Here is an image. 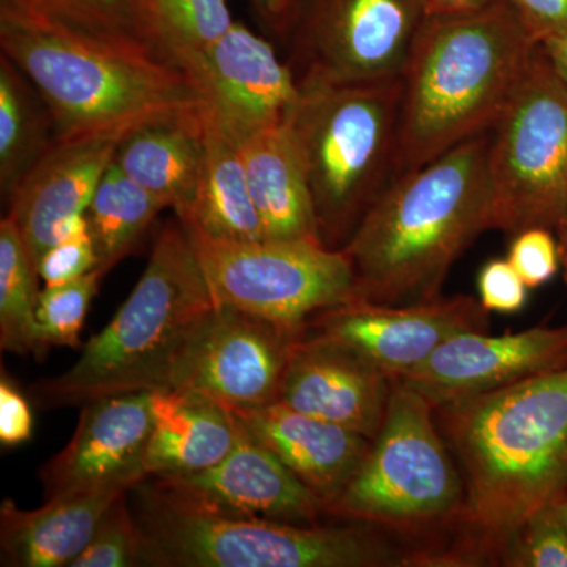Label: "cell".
<instances>
[{
  "label": "cell",
  "instance_id": "6",
  "mask_svg": "<svg viewBox=\"0 0 567 567\" xmlns=\"http://www.w3.org/2000/svg\"><path fill=\"white\" fill-rule=\"evenodd\" d=\"M137 566L404 567L412 551L375 525L287 524L199 505L145 477L132 487ZM133 511V509H132Z\"/></svg>",
  "mask_w": 567,
  "mask_h": 567
},
{
  "label": "cell",
  "instance_id": "8",
  "mask_svg": "<svg viewBox=\"0 0 567 567\" xmlns=\"http://www.w3.org/2000/svg\"><path fill=\"white\" fill-rule=\"evenodd\" d=\"M298 84L300 99L287 125L303 162L320 241L342 249L393 182L401 78Z\"/></svg>",
  "mask_w": 567,
  "mask_h": 567
},
{
  "label": "cell",
  "instance_id": "22",
  "mask_svg": "<svg viewBox=\"0 0 567 567\" xmlns=\"http://www.w3.org/2000/svg\"><path fill=\"white\" fill-rule=\"evenodd\" d=\"M151 394L152 431L144 457L147 476L210 468L237 445L241 424L227 406L181 388H159Z\"/></svg>",
  "mask_w": 567,
  "mask_h": 567
},
{
  "label": "cell",
  "instance_id": "15",
  "mask_svg": "<svg viewBox=\"0 0 567 567\" xmlns=\"http://www.w3.org/2000/svg\"><path fill=\"white\" fill-rule=\"evenodd\" d=\"M565 368L567 323L499 336L465 331L393 382L412 388L436 409Z\"/></svg>",
  "mask_w": 567,
  "mask_h": 567
},
{
  "label": "cell",
  "instance_id": "14",
  "mask_svg": "<svg viewBox=\"0 0 567 567\" xmlns=\"http://www.w3.org/2000/svg\"><path fill=\"white\" fill-rule=\"evenodd\" d=\"M188 74L203 95L205 114L237 145L289 121L300 99L292 66L241 22H234Z\"/></svg>",
  "mask_w": 567,
  "mask_h": 567
},
{
  "label": "cell",
  "instance_id": "13",
  "mask_svg": "<svg viewBox=\"0 0 567 567\" xmlns=\"http://www.w3.org/2000/svg\"><path fill=\"white\" fill-rule=\"evenodd\" d=\"M491 312L468 295L391 306L347 301L308 320L305 334L344 347L399 380L423 364L443 342L465 331H488Z\"/></svg>",
  "mask_w": 567,
  "mask_h": 567
},
{
  "label": "cell",
  "instance_id": "2",
  "mask_svg": "<svg viewBox=\"0 0 567 567\" xmlns=\"http://www.w3.org/2000/svg\"><path fill=\"white\" fill-rule=\"evenodd\" d=\"M491 133L398 175L380 194L342 248L358 300L402 306L439 298L458 257L494 230Z\"/></svg>",
  "mask_w": 567,
  "mask_h": 567
},
{
  "label": "cell",
  "instance_id": "24",
  "mask_svg": "<svg viewBox=\"0 0 567 567\" xmlns=\"http://www.w3.org/2000/svg\"><path fill=\"white\" fill-rule=\"evenodd\" d=\"M204 114L156 122L126 134L114 163L182 224L192 223L203 169Z\"/></svg>",
  "mask_w": 567,
  "mask_h": 567
},
{
  "label": "cell",
  "instance_id": "37",
  "mask_svg": "<svg viewBox=\"0 0 567 567\" xmlns=\"http://www.w3.org/2000/svg\"><path fill=\"white\" fill-rule=\"evenodd\" d=\"M33 415L28 399L20 388L2 374L0 380V443L2 446H20L31 439Z\"/></svg>",
  "mask_w": 567,
  "mask_h": 567
},
{
  "label": "cell",
  "instance_id": "19",
  "mask_svg": "<svg viewBox=\"0 0 567 567\" xmlns=\"http://www.w3.org/2000/svg\"><path fill=\"white\" fill-rule=\"evenodd\" d=\"M393 380L344 347L303 334L293 349L278 402L374 440Z\"/></svg>",
  "mask_w": 567,
  "mask_h": 567
},
{
  "label": "cell",
  "instance_id": "33",
  "mask_svg": "<svg viewBox=\"0 0 567 567\" xmlns=\"http://www.w3.org/2000/svg\"><path fill=\"white\" fill-rule=\"evenodd\" d=\"M130 492L118 496L104 514L91 543L70 567L137 566L140 533L128 505Z\"/></svg>",
  "mask_w": 567,
  "mask_h": 567
},
{
  "label": "cell",
  "instance_id": "3",
  "mask_svg": "<svg viewBox=\"0 0 567 567\" xmlns=\"http://www.w3.org/2000/svg\"><path fill=\"white\" fill-rule=\"evenodd\" d=\"M0 50L47 103L58 141L125 137L205 111L193 78L144 41L78 31L0 3Z\"/></svg>",
  "mask_w": 567,
  "mask_h": 567
},
{
  "label": "cell",
  "instance_id": "12",
  "mask_svg": "<svg viewBox=\"0 0 567 567\" xmlns=\"http://www.w3.org/2000/svg\"><path fill=\"white\" fill-rule=\"evenodd\" d=\"M303 334L305 328L216 305L167 388L196 391L229 410L274 404Z\"/></svg>",
  "mask_w": 567,
  "mask_h": 567
},
{
  "label": "cell",
  "instance_id": "39",
  "mask_svg": "<svg viewBox=\"0 0 567 567\" xmlns=\"http://www.w3.org/2000/svg\"><path fill=\"white\" fill-rule=\"evenodd\" d=\"M268 31L286 41L303 0H246Z\"/></svg>",
  "mask_w": 567,
  "mask_h": 567
},
{
  "label": "cell",
  "instance_id": "27",
  "mask_svg": "<svg viewBox=\"0 0 567 567\" xmlns=\"http://www.w3.org/2000/svg\"><path fill=\"white\" fill-rule=\"evenodd\" d=\"M132 13L137 37L186 73L235 22L227 0H132Z\"/></svg>",
  "mask_w": 567,
  "mask_h": 567
},
{
  "label": "cell",
  "instance_id": "20",
  "mask_svg": "<svg viewBox=\"0 0 567 567\" xmlns=\"http://www.w3.org/2000/svg\"><path fill=\"white\" fill-rule=\"evenodd\" d=\"M237 420L330 507L341 498L371 450L372 440L342 425L305 415L282 402L233 410Z\"/></svg>",
  "mask_w": 567,
  "mask_h": 567
},
{
  "label": "cell",
  "instance_id": "43",
  "mask_svg": "<svg viewBox=\"0 0 567 567\" xmlns=\"http://www.w3.org/2000/svg\"><path fill=\"white\" fill-rule=\"evenodd\" d=\"M566 244H565V264H566V275H567V213H566Z\"/></svg>",
  "mask_w": 567,
  "mask_h": 567
},
{
  "label": "cell",
  "instance_id": "32",
  "mask_svg": "<svg viewBox=\"0 0 567 567\" xmlns=\"http://www.w3.org/2000/svg\"><path fill=\"white\" fill-rule=\"evenodd\" d=\"M498 566L567 567V528L554 506L543 507L524 522L507 540Z\"/></svg>",
  "mask_w": 567,
  "mask_h": 567
},
{
  "label": "cell",
  "instance_id": "17",
  "mask_svg": "<svg viewBox=\"0 0 567 567\" xmlns=\"http://www.w3.org/2000/svg\"><path fill=\"white\" fill-rule=\"evenodd\" d=\"M199 505L287 524H322L327 505L241 425L219 464L186 475L148 476Z\"/></svg>",
  "mask_w": 567,
  "mask_h": 567
},
{
  "label": "cell",
  "instance_id": "5",
  "mask_svg": "<svg viewBox=\"0 0 567 567\" xmlns=\"http://www.w3.org/2000/svg\"><path fill=\"white\" fill-rule=\"evenodd\" d=\"M210 287L182 223H166L133 292L65 374L31 388L43 409L169 386L178 361L215 311Z\"/></svg>",
  "mask_w": 567,
  "mask_h": 567
},
{
  "label": "cell",
  "instance_id": "41",
  "mask_svg": "<svg viewBox=\"0 0 567 567\" xmlns=\"http://www.w3.org/2000/svg\"><path fill=\"white\" fill-rule=\"evenodd\" d=\"M492 0H425L429 14L461 13V11L477 10L486 7Z\"/></svg>",
  "mask_w": 567,
  "mask_h": 567
},
{
  "label": "cell",
  "instance_id": "29",
  "mask_svg": "<svg viewBox=\"0 0 567 567\" xmlns=\"http://www.w3.org/2000/svg\"><path fill=\"white\" fill-rule=\"evenodd\" d=\"M39 268L17 224L0 223V347L17 354H39L35 311Z\"/></svg>",
  "mask_w": 567,
  "mask_h": 567
},
{
  "label": "cell",
  "instance_id": "23",
  "mask_svg": "<svg viewBox=\"0 0 567 567\" xmlns=\"http://www.w3.org/2000/svg\"><path fill=\"white\" fill-rule=\"evenodd\" d=\"M265 240H320L303 162L289 125L238 144Z\"/></svg>",
  "mask_w": 567,
  "mask_h": 567
},
{
  "label": "cell",
  "instance_id": "34",
  "mask_svg": "<svg viewBox=\"0 0 567 567\" xmlns=\"http://www.w3.org/2000/svg\"><path fill=\"white\" fill-rule=\"evenodd\" d=\"M96 267H99V257L93 248L85 219L74 233L52 245L37 264L40 279L47 286L73 281L95 270Z\"/></svg>",
  "mask_w": 567,
  "mask_h": 567
},
{
  "label": "cell",
  "instance_id": "9",
  "mask_svg": "<svg viewBox=\"0 0 567 567\" xmlns=\"http://www.w3.org/2000/svg\"><path fill=\"white\" fill-rule=\"evenodd\" d=\"M494 230L550 229L567 213V84L543 47L491 133Z\"/></svg>",
  "mask_w": 567,
  "mask_h": 567
},
{
  "label": "cell",
  "instance_id": "36",
  "mask_svg": "<svg viewBox=\"0 0 567 567\" xmlns=\"http://www.w3.org/2000/svg\"><path fill=\"white\" fill-rule=\"evenodd\" d=\"M528 289L507 259L491 260L477 276L480 301L488 312L513 315L520 311L527 303Z\"/></svg>",
  "mask_w": 567,
  "mask_h": 567
},
{
  "label": "cell",
  "instance_id": "35",
  "mask_svg": "<svg viewBox=\"0 0 567 567\" xmlns=\"http://www.w3.org/2000/svg\"><path fill=\"white\" fill-rule=\"evenodd\" d=\"M507 260L529 289L550 281L558 271V248L550 229L532 227L514 235Z\"/></svg>",
  "mask_w": 567,
  "mask_h": 567
},
{
  "label": "cell",
  "instance_id": "7",
  "mask_svg": "<svg viewBox=\"0 0 567 567\" xmlns=\"http://www.w3.org/2000/svg\"><path fill=\"white\" fill-rule=\"evenodd\" d=\"M464 498V480L435 406L393 382L382 429L330 517L383 528L410 548L413 567L439 566Z\"/></svg>",
  "mask_w": 567,
  "mask_h": 567
},
{
  "label": "cell",
  "instance_id": "30",
  "mask_svg": "<svg viewBox=\"0 0 567 567\" xmlns=\"http://www.w3.org/2000/svg\"><path fill=\"white\" fill-rule=\"evenodd\" d=\"M106 274L96 267L73 281L41 290L35 311L39 357L50 347L78 349L81 346L85 317Z\"/></svg>",
  "mask_w": 567,
  "mask_h": 567
},
{
  "label": "cell",
  "instance_id": "25",
  "mask_svg": "<svg viewBox=\"0 0 567 567\" xmlns=\"http://www.w3.org/2000/svg\"><path fill=\"white\" fill-rule=\"evenodd\" d=\"M182 226L197 227L223 240H265L238 145L207 114H204L203 169L196 205L192 223Z\"/></svg>",
  "mask_w": 567,
  "mask_h": 567
},
{
  "label": "cell",
  "instance_id": "21",
  "mask_svg": "<svg viewBox=\"0 0 567 567\" xmlns=\"http://www.w3.org/2000/svg\"><path fill=\"white\" fill-rule=\"evenodd\" d=\"M132 487V484H110L55 496L33 511H22L13 499H3L0 507L2 566H70L91 543L112 503Z\"/></svg>",
  "mask_w": 567,
  "mask_h": 567
},
{
  "label": "cell",
  "instance_id": "18",
  "mask_svg": "<svg viewBox=\"0 0 567 567\" xmlns=\"http://www.w3.org/2000/svg\"><path fill=\"white\" fill-rule=\"evenodd\" d=\"M123 137L58 141L7 199L32 259L39 264L52 245L84 223L93 193Z\"/></svg>",
  "mask_w": 567,
  "mask_h": 567
},
{
  "label": "cell",
  "instance_id": "10",
  "mask_svg": "<svg viewBox=\"0 0 567 567\" xmlns=\"http://www.w3.org/2000/svg\"><path fill=\"white\" fill-rule=\"evenodd\" d=\"M218 306L306 328L357 298L352 264L320 240L234 241L183 226Z\"/></svg>",
  "mask_w": 567,
  "mask_h": 567
},
{
  "label": "cell",
  "instance_id": "38",
  "mask_svg": "<svg viewBox=\"0 0 567 567\" xmlns=\"http://www.w3.org/2000/svg\"><path fill=\"white\" fill-rule=\"evenodd\" d=\"M536 40L567 31V0H507Z\"/></svg>",
  "mask_w": 567,
  "mask_h": 567
},
{
  "label": "cell",
  "instance_id": "26",
  "mask_svg": "<svg viewBox=\"0 0 567 567\" xmlns=\"http://www.w3.org/2000/svg\"><path fill=\"white\" fill-rule=\"evenodd\" d=\"M55 142L54 122L39 91L0 55V189L6 199Z\"/></svg>",
  "mask_w": 567,
  "mask_h": 567
},
{
  "label": "cell",
  "instance_id": "40",
  "mask_svg": "<svg viewBox=\"0 0 567 567\" xmlns=\"http://www.w3.org/2000/svg\"><path fill=\"white\" fill-rule=\"evenodd\" d=\"M540 47L546 51L548 61L567 84V31L540 41Z\"/></svg>",
  "mask_w": 567,
  "mask_h": 567
},
{
  "label": "cell",
  "instance_id": "4",
  "mask_svg": "<svg viewBox=\"0 0 567 567\" xmlns=\"http://www.w3.org/2000/svg\"><path fill=\"white\" fill-rule=\"evenodd\" d=\"M539 44L507 0L429 14L401 74L394 178L492 132Z\"/></svg>",
  "mask_w": 567,
  "mask_h": 567
},
{
  "label": "cell",
  "instance_id": "42",
  "mask_svg": "<svg viewBox=\"0 0 567 567\" xmlns=\"http://www.w3.org/2000/svg\"><path fill=\"white\" fill-rule=\"evenodd\" d=\"M554 506L555 513L558 514L559 520L565 524L567 528V484L563 487V491L559 492L557 496H555L554 502L550 503Z\"/></svg>",
  "mask_w": 567,
  "mask_h": 567
},
{
  "label": "cell",
  "instance_id": "11",
  "mask_svg": "<svg viewBox=\"0 0 567 567\" xmlns=\"http://www.w3.org/2000/svg\"><path fill=\"white\" fill-rule=\"evenodd\" d=\"M427 17L425 0H303L289 65L298 82L399 80Z\"/></svg>",
  "mask_w": 567,
  "mask_h": 567
},
{
  "label": "cell",
  "instance_id": "31",
  "mask_svg": "<svg viewBox=\"0 0 567 567\" xmlns=\"http://www.w3.org/2000/svg\"><path fill=\"white\" fill-rule=\"evenodd\" d=\"M0 3L78 31L142 41L134 29L132 0H0Z\"/></svg>",
  "mask_w": 567,
  "mask_h": 567
},
{
  "label": "cell",
  "instance_id": "16",
  "mask_svg": "<svg viewBox=\"0 0 567 567\" xmlns=\"http://www.w3.org/2000/svg\"><path fill=\"white\" fill-rule=\"evenodd\" d=\"M151 431V391L110 395L82 405L69 445L41 468L44 496L51 499L110 484L136 486L147 477L144 457Z\"/></svg>",
  "mask_w": 567,
  "mask_h": 567
},
{
  "label": "cell",
  "instance_id": "1",
  "mask_svg": "<svg viewBox=\"0 0 567 567\" xmlns=\"http://www.w3.org/2000/svg\"><path fill=\"white\" fill-rule=\"evenodd\" d=\"M465 498L440 566H498L507 540L567 484V368L435 409Z\"/></svg>",
  "mask_w": 567,
  "mask_h": 567
},
{
  "label": "cell",
  "instance_id": "28",
  "mask_svg": "<svg viewBox=\"0 0 567 567\" xmlns=\"http://www.w3.org/2000/svg\"><path fill=\"white\" fill-rule=\"evenodd\" d=\"M164 208L162 200L112 162L84 213L99 267L110 271L125 259Z\"/></svg>",
  "mask_w": 567,
  "mask_h": 567
}]
</instances>
